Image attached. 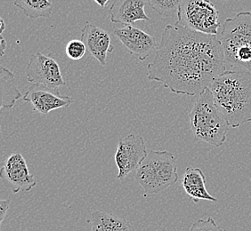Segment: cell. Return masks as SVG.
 Wrapping results in <instances>:
<instances>
[{
    "mask_svg": "<svg viewBox=\"0 0 251 231\" xmlns=\"http://www.w3.org/2000/svg\"><path fill=\"white\" fill-rule=\"evenodd\" d=\"M147 155L145 139L141 135H129L120 138L115 154L119 170L117 178L124 180L129 173L136 171Z\"/></svg>",
    "mask_w": 251,
    "mask_h": 231,
    "instance_id": "cell-7",
    "label": "cell"
},
{
    "mask_svg": "<svg viewBox=\"0 0 251 231\" xmlns=\"http://www.w3.org/2000/svg\"><path fill=\"white\" fill-rule=\"evenodd\" d=\"M1 178L8 183L12 192H29L37 185V180L30 174L27 162L21 153L10 155L0 171Z\"/></svg>",
    "mask_w": 251,
    "mask_h": 231,
    "instance_id": "cell-9",
    "label": "cell"
},
{
    "mask_svg": "<svg viewBox=\"0 0 251 231\" xmlns=\"http://www.w3.org/2000/svg\"><path fill=\"white\" fill-rule=\"evenodd\" d=\"M146 5L164 19L173 18L177 16L180 5L184 0H145Z\"/></svg>",
    "mask_w": 251,
    "mask_h": 231,
    "instance_id": "cell-18",
    "label": "cell"
},
{
    "mask_svg": "<svg viewBox=\"0 0 251 231\" xmlns=\"http://www.w3.org/2000/svg\"><path fill=\"white\" fill-rule=\"evenodd\" d=\"M10 203H11V201L9 199H5V200L0 201V224L3 223V221L5 219L8 209H9Z\"/></svg>",
    "mask_w": 251,
    "mask_h": 231,
    "instance_id": "cell-21",
    "label": "cell"
},
{
    "mask_svg": "<svg viewBox=\"0 0 251 231\" xmlns=\"http://www.w3.org/2000/svg\"><path fill=\"white\" fill-rule=\"evenodd\" d=\"M182 185L184 191L192 198L194 203L200 200L217 202L218 199L211 196L206 188V177L201 169L187 167L182 179Z\"/></svg>",
    "mask_w": 251,
    "mask_h": 231,
    "instance_id": "cell-14",
    "label": "cell"
},
{
    "mask_svg": "<svg viewBox=\"0 0 251 231\" xmlns=\"http://www.w3.org/2000/svg\"><path fill=\"white\" fill-rule=\"evenodd\" d=\"M14 5L30 19L49 18L53 12L50 0H15Z\"/></svg>",
    "mask_w": 251,
    "mask_h": 231,
    "instance_id": "cell-17",
    "label": "cell"
},
{
    "mask_svg": "<svg viewBox=\"0 0 251 231\" xmlns=\"http://www.w3.org/2000/svg\"><path fill=\"white\" fill-rule=\"evenodd\" d=\"M189 118L193 135L199 140L214 147H220L226 142L231 126L216 105L208 88L197 97Z\"/></svg>",
    "mask_w": 251,
    "mask_h": 231,
    "instance_id": "cell-3",
    "label": "cell"
},
{
    "mask_svg": "<svg viewBox=\"0 0 251 231\" xmlns=\"http://www.w3.org/2000/svg\"><path fill=\"white\" fill-rule=\"evenodd\" d=\"M145 5V0H114L109 12L111 23L126 26L137 21H149Z\"/></svg>",
    "mask_w": 251,
    "mask_h": 231,
    "instance_id": "cell-13",
    "label": "cell"
},
{
    "mask_svg": "<svg viewBox=\"0 0 251 231\" xmlns=\"http://www.w3.org/2000/svg\"><path fill=\"white\" fill-rule=\"evenodd\" d=\"M24 101L30 103L33 110L41 114L70 106L73 99L60 93L58 89H52L43 85H32L24 95Z\"/></svg>",
    "mask_w": 251,
    "mask_h": 231,
    "instance_id": "cell-11",
    "label": "cell"
},
{
    "mask_svg": "<svg viewBox=\"0 0 251 231\" xmlns=\"http://www.w3.org/2000/svg\"><path fill=\"white\" fill-rule=\"evenodd\" d=\"M225 1H226V0H225Z\"/></svg>",
    "mask_w": 251,
    "mask_h": 231,
    "instance_id": "cell-26",
    "label": "cell"
},
{
    "mask_svg": "<svg viewBox=\"0 0 251 231\" xmlns=\"http://www.w3.org/2000/svg\"><path fill=\"white\" fill-rule=\"evenodd\" d=\"M135 181L145 194H157L178 181L174 155L167 150H151L135 171Z\"/></svg>",
    "mask_w": 251,
    "mask_h": 231,
    "instance_id": "cell-5",
    "label": "cell"
},
{
    "mask_svg": "<svg viewBox=\"0 0 251 231\" xmlns=\"http://www.w3.org/2000/svg\"></svg>",
    "mask_w": 251,
    "mask_h": 231,
    "instance_id": "cell-27",
    "label": "cell"
},
{
    "mask_svg": "<svg viewBox=\"0 0 251 231\" xmlns=\"http://www.w3.org/2000/svg\"><path fill=\"white\" fill-rule=\"evenodd\" d=\"M190 231H226L218 225L212 217L207 219H200L194 222Z\"/></svg>",
    "mask_w": 251,
    "mask_h": 231,
    "instance_id": "cell-20",
    "label": "cell"
},
{
    "mask_svg": "<svg viewBox=\"0 0 251 231\" xmlns=\"http://www.w3.org/2000/svg\"><path fill=\"white\" fill-rule=\"evenodd\" d=\"M25 72L28 81L33 85H43L52 89H58L66 85L58 63L42 53H34L30 56Z\"/></svg>",
    "mask_w": 251,
    "mask_h": 231,
    "instance_id": "cell-8",
    "label": "cell"
},
{
    "mask_svg": "<svg viewBox=\"0 0 251 231\" xmlns=\"http://www.w3.org/2000/svg\"><path fill=\"white\" fill-rule=\"evenodd\" d=\"M0 46H1V55H4L5 47H6V41H5L2 36H1V44H0Z\"/></svg>",
    "mask_w": 251,
    "mask_h": 231,
    "instance_id": "cell-22",
    "label": "cell"
},
{
    "mask_svg": "<svg viewBox=\"0 0 251 231\" xmlns=\"http://www.w3.org/2000/svg\"></svg>",
    "mask_w": 251,
    "mask_h": 231,
    "instance_id": "cell-25",
    "label": "cell"
},
{
    "mask_svg": "<svg viewBox=\"0 0 251 231\" xmlns=\"http://www.w3.org/2000/svg\"><path fill=\"white\" fill-rule=\"evenodd\" d=\"M220 43L226 65L251 72V12H241L223 23Z\"/></svg>",
    "mask_w": 251,
    "mask_h": 231,
    "instance_id": "cell-4",
    "label": "cell"
},
{
    "mask_svg": "<svg viewBox=\"0 0 251 231\" xmlns=\"http://www.w3.org/2000/svg\"><path fill=\"white\" fill-rule=\"evenodd\" d=\"M226 71L220 40L215 35L167 25L155 57L148 64L149 80L174 93L199 96Z\"/></svg>",
    "mask_w": 251,
    "mask_h": 231,
    "instance_id": "cell-1",
    "label": "cell"
},
{
    "mask_svg": "<svg viewBox=\"0 0 251 231\" xmlns=\"http://www.w3.org/2000/svg\"><path fill=\"white\" fill-rule=\"evenodd\" d=\"M114 34L126 51L141 62L145 61L153 52L156 53L159 46L155 38L132 25L115 29Z\"/></svg>",
    "mask_w": 251,
    "mask_h": 231,
    "instance_id": "cell-10",
    "label": "cell"
},
{
    "mask_svg": "<svg viewBox=\"0 0 251 231\" xmlns=\"http://www.w3.org/2000/svg\"><path fill=\"white\" fill-rule=\"evenodd\" d=\"M177 27L217 36L221 27L219 13L210 0H184L177 13Z\"/></svg>",
    "mask_w": 251,
    "mask_h": 231,
    "instance_id": "cell-6",
    "label": "cell"
},
{
    "mask_svg": "<svg viewBox=\"0 0 251 231\" xmlns=\"http://www.w3.org/2000/svg\"><path fill=\"white\" fill-rule=\"evenodd\" d=\"M81 40L91 56L97 59L101 66H105L107 54L113 52L110 34L94 23H87L81 29Z\"/></svg>",
    "mask_w": 251,
    "mask_h": 231,
    "instance_id": "cell-12",
    "label": "cell"
},
{
    "mask_svg": "<svg viewBox=\"0 0 251 231\" xmlns=\"http://www.w3.org/2000/svg\"><path fill=\"white\" fill-rule=\"evenodd\" d=\"M87 52V47L81 39H73L67 44L65 53L73 61H79L84 57Z\"/></svg>",
    "mask_w": 251,
    "mask_h": 231,
    "instance_id": "cell-19",
    "label": "cell"
},
{
    "mask_svg": "<svg viewBox=\"0 0 251 231\" xmlns=\"http://www.w3.org/2000/svg\"><path fill=\"white\" fill-rule=\"evenodd\" d=\"M91 231H132L130 223L111 213L96 211L92 213Z\"/></svg>",
    "mask_w": 251,
    "mask_h": 231,
    "instance_id": "cell-16",
    "label": "cell"
},
{
    "mask_svg": "<svg viewBox=\"0 0 251 231\" xmlns=\"http://www.w3.org/2000/svg\"><path fill=\"white\" fill-rule=\"evenodd\" d=\"M5 22H4V20L1 19V33L5 30Z\"/></svg>",
    "mask_w": 251,
    "mask_h": 231,
    "instance_id": "cell-24",
    "label": "cell"
},
{
    "mask_svg": "<svg viewBox=\"0 0 251 231\" xmlns=\"http://www.w3.org/2000/svg\"><path fill=\"white\" fill-rule=\"evenodd\" d=\"M216 105L232 128L251 123V72L244 69L226 70L208 87Z\"/></svg>",
    "mask_w": 251,
    "mask_h": 231,
    "instance_id": "cell-2",
    "label": "cell"
},
{
    "mask_svg": "<svg viewBox=\"0 0 251 231\" xmlns=\"http://www.w3.org/2000/svg\"><path fill=\"white\" fill-rule=\"evenodd\" d=\"M0 91L1 110L10 111L22 97V93L15 86L14 73L5 67L0 69Z\"/></svg>",
    "mask_w": 251,
    "mask_h": 231,
    "instance_id": "cell-15",
    "label": "cell"
},
{
    "mask_svg": "<svg viewBox=\"0 0 251 231\" xmlns=\"http://www.w3.org/2000/svg\"><path fill=\"white\" fill-rule=\"evenodd\" d=\"M94 1L97 3V5H100L101 7H105L110 2V0H94Z\"/></svg>",
    "mask_w": 251,
    "mask_h": 231,
    "instance_id": "cell-23",
    "label": "cell"
}]
</instances>
